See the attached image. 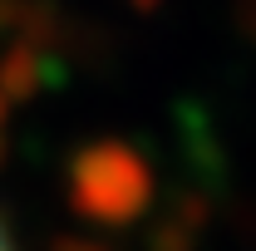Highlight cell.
<instances>
[{"instance_id": "6da1fadb", "label": "cell", "mask_w": 256, "mask_h": 251, "mask_svg": "<svg viewBox=\"0 0 256 251\" xmlns=\"http://www.w3.org/2000/svg\"><path fill=\"white\" fill-rule=\"evenodd\" d=\"M0 251H15V242H10V232L0 226Z\"/></svg>"}]
</instances>
